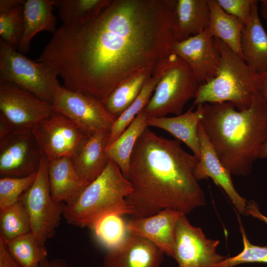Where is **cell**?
Instances as JSON below:
<instances>
[{
    "label": "cell",
    "mask_w": 267,
    "mask_h": 267,
    "mask_svg": "<svg viewBox=\"0 0 267 267\" xmlns=\"http://www.w3.org/2000/svg\"><path fill=\"white\" fill-rule=\"evenodd\" d=\"M175 0H111L81 25L56 30L37 61L62 78L65 88L102 102L124 79L157 69L172 55Z\"/></svg>",
    "instance_id": "1"
},
{
    "label": "cell",
    "mask_w": 267,
    "mask_h": 267,
    "mask_svg": "<svg viewBox=\"0 0 267 267\" xmlns=\"http://www.w3.org/2000/svg\"><path fill=\"white\" fill-rule=\"evenodd\" d=\"M198 161L179 140L146 129L134 148L127 177L132 188L126 198L131 218L168 208L186 215L205 205L204 193L194 175Z\"/></svg>",
    "instance_id": "2"
},
{
    "label": "cell",
    "mask_w": 267,
    "mask_h": 267,
    "mask_svg": "<svg viewBox=\"0 0 267 267\" xmlns=\"http://www.w3.org/2000/svg\"><path fill=\"white\" fill-rule=\"evenodd\" d=\"M201 124L218 158L231 174L248 175L267 134V104L259 91L251 106L242 110L228 102L204 104Z\"/></svg>",
    "instance_id": "3"
},
{
    "label": "cell",
    "mask_w": 267,
    "mask_h": 267,
    "mask_svg": "<svg viewBox=\"0 0 267 267\" xmlns=\"http://www.w3.org/2000/svg\"><path fill=\"white\" fill-rule=\"evenodd\" d=\"M132 191L128 179L109 160L101 174L83 190L72 204L65 205L63 218L71 225L90 227L103 216L132 214L126 198Z\"/></svg>",
    "instance_id": "4"
},
{
    "label": "cell",
    "mask_w": 267,
    "mask_h": 267,
    "mask_svg": "<svg viewBox=\"0 0 267 267\" xmlns=\"http://www.w3.org/2000/svg\"><path fill=\"white\" fill-rule=\"evenodd\" d=\"M213 41L220 65L215 77L200 85L193 106L228 102L238 110L248 108L259 90L258 76L223 42L216 38Z\"/></svg>",
    "instance_id": "5"
},
{
    "label": "cell",
    "mask_w": 267,
    "mask_h": 267,
    "mask_svg": "<svg viewBox=\"0 0 267 267\" xmlns=\"http://www.w3.org/2000/svg\"><path fill=\"white\" fill-rule=\"evenodd\" d=\"M200 85L188 64L172 54L143 111L148 118L180 115L188 100L196 97Z\"/></svg>",
    "instance_id": "6"
},
{
    "label": "cell",
    "mask_w": 267,
    "mask_h": 267,
    "mask_svg": "<svg viewBox=\"0 0 267 267\" xmlns=\"http://www.w3.org/2000/svg\"><path fill=\"white\" fill-rule=\"evenodd\" d=\"M57 77L44 63L32 60L0 39V82L25 89L51 104L61 86Z\"/></svg>",
    "instance_id": "7"
},
{
    "label": "cell",
    "mask_w": 267,
    "mask_h": 267,
    "mask_svg": "<svg viewBox=\"0 0 267 267\" xmlns=\"http://www.w3.org/2000/svg\"><path fill=\"white\" fill-rule=\"evenodd\" d=\"M20 199L28 212L32 232L38 242L44 245L54 236L63 216L65 204L56 201L51 195L48 161L43 154L34 181Z\"/></svg>",
    "instance_id": "8"
},
{
    "label": "cell",
    "mask_w": 267,
    "mask_h": 267,
    "mask_svg": "<svg viewBox=\"0 0 267 267\" xmlns=\"http://www.w3.org/2000/svg\"><path fill=\"white\" fill-rule=\"evenodd\" d=\"M53 111L67 117L87 136L100 132H110L116 118L100 100L60 86L51 104Z\"/></svg>",
    "instance_id": "9"
},
{
    "label": "cell",
    "mask_w": 267,
    "mask_h": 267,
    "mask_svg": "<svg viewBox=\"0 0 267 267\" xmlns=\"http://www.w3.org/2000/svg\"><path fill=\"white\" fill-rule=\"evenodd\" d=\"M32 132L48 161L64 157L72 158L88 137L71 120L53 110Z\"/></svg>",
    "instance_id": "10"
},
{
    "label": "cell",
    "mask_w": 267,
    "mask_h": 267,
    "mask_svg": "<svg viewBox=\"0 0 267 267\" xmlns=\"http://www.w3.org/2000/svg\"><path fill=\"white\" fill-rule=\"evenodd\" d=\"M0 111L14 131H32L53 110L50 104L30 92L0 82Z\"/></svg>",
    "instance_id": "11"
},
{
    "label": "cell",
    "mask_w": 267,
    "mask_h": 267,
    "mask_svg": "<svg viewBox=\"0 0 267 267\" xmlns=\"http://www.w3.org/2000/svg\"><path fill=\"white\" fill-rule=\"evenodd\" d=\"M185 215L182 213L176 223L173 258L178 267H214L226 258L216 252L219 241L206 238Z\"/></svg>",
    "instance_id": "12"
},
{
    "label": "cell",
    "mask_w": 267,
    "mask_h": 267,
    "mask_svg": "<svg viewBox=\"0 0 267 267\" xmlns=\"http://www.w3.org/2000/svg\"><path fill=\"white\" fill-rule=\"evenodd\" d=\"M42 152L32 131H13L0 139V174L23 177L37 173Z\"/></svg>",
    "instance_id": "13"
},
{
    "label": "cell",
    "mask_w": 267,
    "mask_h": 267,
    "mask_svg": "<svg viewBox=\"0 0 267 267\" xmlns=\"http://www.w3.org/2000/svg\"><path fill=\"white\" fill-rule=\"evenodd\" d=\"M171 53L188 64L200 85L216 75L220 55L207 29L182 41H174Z\"/></svg>",
    "instance_id": "14"
},
{
    "label": "cell",
    "mask_w": 267,
    "mask_h": 267,
    "mask_svg": "<svg viewBox=\"0 0 267 267\" xmlns=\"http://www.w3.org/2000/svg\"><path fill=\"white\" fill-rule=\"evenodd\" d=\"M164 254L148 240L128 232L120 244L107 250L102 267H161Z\"/></svg>",
    "instance_id": "15"
},
{
    "label": "cell",
    "mask_w": 267,
    "mask_h": 267,
    "mask_svg": "<svg viewBox=\"0 0 267 267\" xmlns=\"http://www.w3.org/2000/svg\"><path fill=\"white\" fill-rule=\"evenodd\" d=\"M181 214L178 211L168 208L150 216L131 218L127 222L128 232L146 238L165 254L173 258L176 225Z\"/></svg>",
    "instance_id": "16"
},
{
    "label": "cell",
    "mask_w": 267,
    "mask_h": 267,
    "mask_svg": "<svg viewBox=\"0 0 267 267\" xmlns=\"http://www.w3.org/2000/svg\"><path fill=\"white\" fill-rule=\"evenodd\" d=\"M201 156L194 169V175L198 181L211 178L224 190L238 211L246 213L247 203L236 191L231 178V173L223 166L212 146L203 130L201 122L198 128Z\"/></svg>",
    "instance_id": "17"
},
{
    "label": "cell",
    "mask_w": 267,
    "mask_h": 267,
    "mask_svg": "<svg viewBox=\"0 0 267 267\" xmlns=\"http://www.w3.org/2000/svg\"><path fill=\"white\" fill-rule=\"evenodd\" d=\"M192 106L185 113L172 117H148V127L164 130L178 140L183 142L192 151L198 159L201 156V149L198 128L204 116V104Z\"/></svg>",
    "instance_id": "18"
},
{
    "label": "cell",
    "mask_w": 267,
    "mask_h": 267,
    "mask_svg": "<svg viewBox=\"0 0 267 267\" xmlns=\"http://www.w3.org/2000/svg\"><path fill=\"white\" fill-rule=\"evenodd\" d=\"M109 132H100L88 136L76 154L71 158L78 174L89 185L97 178L107 166L109 159L105 153Z\"/></svg>",
    "instance_id": "19"
},
{
    "label": "cell",
    "mask_w": 267,
    "mask_h": 267,
    "mask_svg": "<svg viewBox=\"0 0 267 267\" xmlns=\"http://www.w3.org/2000/svg\"><path fill=\"white\" fill-rule=\"evenodd\" d=\"M259 8L257 0L250 19L244 26L241 38L243 59L257 75L267 72V34L261 22Z\"/></svg>",
    "instance_id": "20"
},
{
    "label": "cell",
    "mask_w": 267,
    "mask_h": 267,
    "mask_svg": "<svg viewBox=\"0 0 267 267\" xmlns=\"http://www.w3.org/2000/svg\"><path fill=\"white\" fill-rule=\"evenodd\" d=\"M48 176L52 197L66 205L73 204L88 186L69 157L48 161Z\"/></svg>",
    "instance_id": "21"
},
{
    "label": "cell",
    "mask_w": 267,
    "mask_h": 267,
    "mask_svg": "<svg viewBox=\"0 0 267 267\" xmlns=\"http://www.w3.org/2000/svg\"><path fill=\"white\" fill-rule=\"evenodd\" d=\"M208 0H176L173 13L175 41L180 42L202 33L208 28Z\"/></svg>",
    "instance_id": "22"
},
{
    "label": "cell",
    "mask_w": 267,
    "mask_h": 267,
    "mask_svg": "<svg viewBox=\"0 0 267 267\" xmlns=\"http://www.w3.org/2000/svg\"><path fill=\"white\" fill-rule=\"evenodd\" d=\"M52 0H26L23 5V31L17 50L27 54L32 39L39 32L56 31Z\"/></svg>",
    "instance_id": "23"
},
{
    "label": "cell",
    "mask_w": 267,
    "mask_h": 267,
    "mask_svg": "<svg viewBox=\"0 0 267 267\" xmlns=\"http://www.w3.org/2000/svg\"><path fill=\"white\" fill-rule=\"evenodd\" d=\"M209 23L207 30L213 37L226 44L242 57L241 38L244 24L239 19L225 12L217 0H208Z\"/></svg>",
    "instance_id": "24"
},
{
    "label": "cell",
    "mask_w": 267,
    "mask_h": 267,
    "mask_svg": "<svg viewBox=\"0 0 267 267\" xmlns=\"http://www.w3.org/2000/svg\"><path fill=\"white\" fill-rule=\"evenodd\" d=\"M156 70L153 67L142 68L122 80L103 102L106 110L117 119L135 100Z\"/></svg>",
    "instance_id": "25"
},
{
    "label": "cell",
    "mask_w": 267,
    "mask_h": 267,
    "mask_svg": "<svg viewBox=\"0 0 267 267\" xmlns=\"http://www.w3.org/2000/svg\"><path fill=\"white\" fill-rule=\"evenodd\" d=\"M147 116L141 111L113 142L106 146L105 153L127 178L132 152L142 133L147 128Z\"/></svg>",
    "instance_id": "26"
},
{
    "label": "cell",
    "mask_w": 267,
    "mask_h": 267,
    "mask_svg": "<svg viewBox=\"0 0 267 267\" xmlns=\"http://www.w3.org/2000/svg\"><path fill=\"white\" fill-rule=\"evenodd\" d=\"M171 57L156 69L143 85L139 95L133 103L114 122L109 132L107 145L115 140L127 129L136 116L148 103L157 85L167 68Z\"/></svg>",
    "instance_id": "27"
},
{
    "label": "cell",
    "mask_w": 267,
    "mask_h": 267,
    "mask_svg": "<svg viewBox=\"0 0 267 267\" xmlns=\"http://www.w3.org/2000/svg\"><path fill=\"white\" fill-rule=\"evenodd\" d=\"M111 0H52L63 24L81 25L97 17Z\"/></svg>",
    "instance_id": "28"
},
{
    "label": "cell",
    "mask_w": 267,
    "mask_h": 267,
    "mask_svg": "<svg viewBox=\"0 0 267 267\" xmlns=\"http://www.w3.org/2000/svg\"><path fill=\"white\" fill-rule=\"evenodd\" d=\"M6 243L9 253L20 267H39L47 258L46 247L38 242L32 231Z\"/></svg>",
    "instance_id": "29"
},
{
    "label": "cell",
    "mask_w": 267,
    "mask_h": 267,
    "mask_svg": "<svg viewBox=\"0 0 267 267\" xmlns=\"http://www.w3.org/2000/svg\"><path fill=\"white\" fill-rule=\"evenodd\" d=\"M30 232L29 213L20 199L16 203L0 210V236L6 242Z\"/></svg>",
    "instance_id": "30"
},
{
    "label": "cell",
    "mask_w": 267,
    "mask_h": 267,
    "mask_svg": "<svg viewBox=\"0 0 267 267\" xmlns=\"http://www.w3.org/2000/svg\"><path fill=\"white\" fill-rule=\"evenodd\" d=\"M122 216L112 214L98 219L90 227L99 241L107 248L120 244L127 237V222Z\"/></svg>",
    "instance_id": "31"
},
{
    "label": "cell",
    "mask_w": 267,
    "mask_h": 267,
    "mask_svg": "<svg viewBox=\"0 0 267 267\" xmlns=\"http://www.w3.org/2000/svg\"><path fill=\"white\" fill-rule=\"evenodd\" d=\"M23 5L0 13V39L17 50L23 31Z\"/></svg>",
    "instance_id": "32"
},
{
    "label": "cell",
    "mask_w": 267,
    "mask_h": 267,
    "mask_svg": "<svg viewBox=\"0 0 267 267\" xmlns=\"http://www.w3.org/2000/svg\"><path fill=\"white\" fill-rule=\"evenodd\" d=\"M37 173L23 177L0 179V210L16 203L34 181Z\"/></svg>",
    "instance_id": "33"
},
{
    "label": "cell",
    "mask_w": 267,
    "mask_h": 267,
    "mask_svg": "<svg viewBox=\"0 0 267 267\" xmlns=\"http://www.w3.org/2000/svg\"><path fill=\"white\" fill-rule=\"evenodd\" d=\"M240 230L243 242L242 251L235 256L225 258L214 267H234L247 263H267V247L252 244L247 238L242 226Z\"/></svg>",
    "instance_id": "34"
},
{
    "label": "cell",
    "mask_w": 267,
    "mask_h": 267,
    "mask_svg": "<svg viewBox=\"0 0 267 267\" xmlns=\"http://www.w3.org/2000/svg\"><path fill=\"white\" fill-rule=\"evenodd\" d=\"M227 13L235 17L244 25L249 21L256 0H217Z\"/></svg>",
    "instance_id": "35"
},
{
    "label": "cell",
    "mask_w": 267,
    "mask_h": 267,
    "mask_svg": "<svg viewBox=\"0 0 267 267\" xmlns=\"http://www.w3.org/2000/svg\"><path fill=\"white\" fill-rule=\"evenodd\" d=\"M0 267H20L11 257L7 249L6 243L0 236Z\"/></svg>",
    "instance_id": "36"
},
{
    "label": "cell",
    "mask_w": 267,
    "mask_h": 267,
    "mask_svg": "<svg viewBox=\"0 0 267 267\" xmlns=\"http://www.w3.org/2000/svg\"><path fill=\"white\" fill-rule=\"evenodd\" d=\"M246 213L263 221L267 225V217L262 214L259 210L257 204L252 201L247 204Z\"/></svg>",
    "instance_id": "37"
},
{
    "label": "cell",
    "mask_w": 267,
    "mask_h": 267,
    "mask_svg": "<svg viewBox=\"0 0 267 267\" xmlns=\"http://www.w3.org/2000/svg\"><path fill=\"white\" fill-rule=\"evenodd\" d=\"M25 0H0V13L8 11L15 7L24 5Z\"/></svg>",
    "instance_id": "38"
},
{
    "label": "cell",
    "mask_w": 267,
    "mask_h": 267,
    "mask_svg": "<svg viewBox=\"0 0 267 267\" xmlns=\"http://www.w3.org/2000/svg\"><path fill=\"white\" fill-rule=\"evenodd\" d=\"M259 83V92L267 104V72L258 75Z\"/></svg>",
    "instance_id": "39"
},
{
    "label": "cell",
    "mask_w": 267,
    "mask_h": 267,
    "mask_svg": "<svg viewBox=\"0 0 267 267\" xmlns=\"http://www.w3.org/2000/svg\"><path fill=\"white\" fill-rule=\"evenodd\" d=\"M66 261L62 258H54L48 260L47 258L43 261L39 267H67Z\"/></svg>",
    "instance_id": "40"
},
{
    "label": "cell",
    "mask_w": 267,
    "mask_h": 267,
    "mask_svg": "<svg viewBox=\"0 0 267 267\" xmlns=\"http://www.w3.org/2000/svg\"><path fill=\"white\" fill-rule=\"evenodd\" d=\"M259 158H267V134L266 138L261 147L259 154Z\"/></svg>",
    "instance_id": "41"
},
{
    "label": "cell",
    "mask_w": 267,
    "mask_h": 267,
    "mask_svg": "<svg viewBox=\"0 0 267 267\" xmlns=\"http://www.w3.org/2000/svg\"><path fill=\"white\" fill-rule=\"evenodd\" d=\"M260 12L264 19L267 20V0L261 1Z\"/></svg>",
    "instance_id": "42"
}]
</instances>
